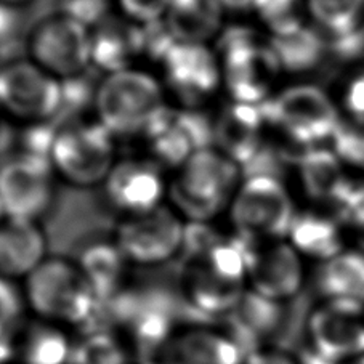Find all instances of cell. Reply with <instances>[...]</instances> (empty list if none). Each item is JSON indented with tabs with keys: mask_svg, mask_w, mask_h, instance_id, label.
<instances>
[{
	"mask_svg": "<svg viewBox=\"0 0 364 364\" xmlns=\"http://www.w3.org/2000/svg\"><path fill=\"white\" fill-rule=\"evenodd\" d=\"M103 188L106 198L124 217L158 209L168 194L164 167L149 158L117 161Z\"/></svg>",
	"mask_w": 364,
	"mask_h": 364,
	"instance_id": "cell-17",
	"label": "cell"
},
{
	"mask_svg": "<svg viewBox=\"0 0 364 364\" xmlns=\"http://www.w3.org/2000/svg\"><path fill=\"white\" fill-rule=\"evenodd\" d=\"M55 177L47 158L20 151L0 164V204L5 217L37 222L55 196Z\"/></svg>",
	"mask_w": 364,
	"mask_h": 364,
	"instance_id": "cell-13",
	"label": "cell"
},
{
	"mask_svg": "<svg viewBox=\"0 0 364 364\" xmlns=\"http://www.w3.org/2000/svg\"><path fill=\"white\" fill-rule=\"evenodd\" d=\"M268 41L282 73L313 71L329 52L326 37L310 26L287 36L268 37Z\"/></svg>",
	"mask_w": 364,
	"mask_h": 364,
	"instance_id": "cell-29",
	"label": "cell"
},
{
	"mask_svg": "<svg viewBox=\"0 0 364 364\" xmlns=\"http://www.w3.org/2000/svg\"><path fill=\"white\" fill-rule=\"evenodd\" d=\"M73 347L66 328L36 319L14 337V358L20 364H71Z\"/></svg>",
	"mask_w": 364,
	"mask_h": 364,
	"instance_id": "cell-26",
	"label": "cell"
},
{
	"mask_svg": "<svg viewBox=\"0 0 364 364\" xmlns=\"http://www.w3.org/2000/svg\"><path fill=\"white\" fill-rule=\"evenodd\" d=\"M265 0H218L225 11L231 14H257Z\"/></svg>",
	"mask_w": 364,
	"mask_h": 364,
	"instance_id": "cell-41",
	"label": "cell"
},
{
	"mask_svg": "<svg viewBox=\"0 0 364 364\" xmlns=\"http://www.w3.org/2000/svg\"><path fill=\"white\" fill-rule=\"evenodd\" d=\"M316 287L324 300H348L364 304V252L343 250L321 262Z\"/></svg>",
	"mask_w": 364,
	"mask_h": 364,
	"instance_id": "cell-27",
	"label": "cell"
},
{
	"mask_svg": "<svg viewBox=\"0 0 364 364\" xmlns=\"http://www.w3.org/2000/svg\"><path fill=\"white\" fill-rule=\"evenodd\" d=\"M143 55V26L127 18H106L92 29V66L105 74L135 68Z\"/></svg>",
	"mask_w": 364,
	"mask_h": 364,
	"instance_id": "cell-21",
	"label": "cell"
},
{
	"mask_svg": "<svg viewBox=\"0 0 364 364\" xmlns=\"http://www.w3.org/2000/svg\"><path fill=\"white\" fill-rule=\"evenodd\" d=\"M77 265L95 289L98 299H106L112 297L124 287L130 263L112 241L95 242L85 247Z\"/></svg>",
	"mask_w": 364,
	"mask_h": 364,
	"instance_id": "cell-28",
	"label": "cell"
},
{
	"mask_svg": "<svg viewBox=\"0 0 364 364\" xmlns=\"http://www.w3.org/2000/svg\"><path fill=\"white\" fill-rule=\"evenodd\" d=\"M71 364H129L127 348L109 332H93L74 342Z\"/></svg>",
	"mask_w": 364,
	"mask_h": 364,
	"instance_id": "cell-32",
	"label": "cell"
},
{
	"mask_svg": "<svg viewBox=\"0 0 364 364\" xmlns=\"http://www.w3.org/2000/svg\"><path fill=\"white\" fill-rule=\"evenodd\" d=\"M268 37H281L305 28L306 0H265L255 14Z\"/></svg>",
	"mask_w": 364,
	"mask_h": 364,
	"instance_id": "cell-31",
	"label": "cell"
},
{
	"mask_svg": "<svg viewBox=\"0 0 364 364\" xmlns=\"http://www.w3.org/2000/svg\"><path fill=\"white\" fill-rule=\"evenodd\" d=\"M23 296L36 319L61 328L84 324L100 300L77 262L61 257H48L24 279Z\"/></svg>",
	"mask_w": 364,
	"mask_h": 364,
	"instance_id": "cell-4",
	"label": "cell"
},
{
	"mask_svg": "<svg viewBox=\"0 0 364 364\" xmlns=\"http://www.w3.org/2000/svg\"><path fill=\"white\" fill-rule=\"evenodd\" d=\"M171 4L172 0H116L121 16L140 26L164 20Z\"/></svg>",
	"mask_w": 364,
	"mask_h": 364,
	"instance_id": "cell-35",
	"label": "cell"
},
{
	"mask_svg": "<svg viewBox=\"0 0 364 364\" xmlns=\"http://www.w3.org/2000/svg\"><path fill=\"white\" fill-rule=\"evenodd\" d=\"M296 215L291 193L272 173L242 178L228 209L235 236L244 241L287 240Z\"/></svg>",
	"mask_w": 364,
	"mask_h": 364,
	"instance_id": "cell-7",
	"label": "cell"
},
{
	"mask_svg": "<svg viewBox=\"0 0 364 364\" xmlns=\"http://www.w3.org/2000/svg\"><path fill=\"white\" fill-rule=\"evenodd\" d=\"M342 364H364V355L356 356V358H353V360H348Z\"/></svg>",
	"mask_w": 364,
	"mask_h": 364,
	"instance_id": "cell-43",
	"label": "cell"
},
{
	"mask_svg": "<svg viewBox=\"0 0 364 364\" xmlns=\"http://www.w3.org/2000/svg\"><path fill=\"white\" fill-rule=\"evenodd\" d=\"M167 106L162 79L138 68L105 74L93 92L97 121L114 138L141 136Z\"/></svg>",
	"mask_w": 364,
	"mask_h": 364,
	"instance_id": "cell-3",
	"label": "cell"
},
{
	"mask_svg": "<svg viewBox=\"0 0 364 364\" xmlns=\"http://www.w3.org/2000/svg\"><path fill=\"white\" fill-rule=\"evenodd\" d=\"M48 161L56 177L76 188L103 185L117 162L116 138L97 119L55 129Z\"/></svg>",
	"mask_w": 364,
	"mask_h": 364,
	"instance_id": "cell-6",
	"label": "cell"
},
{
	"mask_svg": "<svg viewBox=\"0 0 364 364\" xmlns=\"http://www.w3.org/2000/svg\"><path fill=\"white\" fill-rule=\"evenodd\" d=\"M342 103L353 122L364 125V73L358 74L345 87Z\"/></svg>",
	"mask_w": 364,
	"mask_h": 364,
	"instance_id": "cell-38",
	"label": "cell"
},
{
	"mask_svg": "<svg viewBox=\"0 0 364 364\" xmlns=\"http://www.w3.org/2000/svg\"><path fill=\"white\" fill-rule=\"evenodd\" d=\"M26 50L31 61L61 82L84 77L92 66V29L58 11L31 29Z\"/></svg>",
	"mask_w": 364,
	"mask_h": 364,
	"instance_id": "cell-9",
	"label": "cell"
},
{
	"mask_svg": "<svg viewBox=\"0 0 364 364\" xmlns=\"http://www.w3.org/2000/svg\"><path fill=\"white\" fill-rule=\"evenodd\" d=\"M267 127L262 106L228 102L212 121V146L242 168L260 156Z\"/></svg>",
	"mask_w": 364,
	"mask_h": 364,
	"instance_id": "cell-18",
	"label": "cell"
},
{
	"mask_svg": "<svg viewBox=\"0 0 364 364\" xmlns=\"http://www.w3.org/2000/svg\"><path fill=\"white\" fill-rule=\"evenodd\" d=\"M183 255L180 291L185 304L203 315L227 318L249 289L240 237L218 235L204 247Z\"/></svg>",
	"mask_w": 364,
	"mask_h": 364,
	"instance_id": "cell-1",
	"label": "cell"
},
{
	"mask_svg": "<svg viewBox=\"0 0 364 364\" xmlns=\"http://www.w3.org/2000/svg\"><path fill=\"white\" fill-rule=\"evenodd\" d=\"M241 167L213 146L191 154L168 181L171 207L186 223H210L228 213L237 188Z\"/></svg>",
	"mask_w": 364,
	"mask_h": 364,
	"instance_id": "cell-2",
	"label": "cell"
},
{
	"mask_svg": "<svg viewBox=\"0 0 364 364\" xmlns=\"http://www.w3.org/2000/svg\"><path fill=\"white\" fill-rule=\"evenodd\" d=\"M217 41L223 90L230 102L265 105L276 93V79L282 73L268 37L246 26H233L225 28Z\"/></svg>",
	"mask_w": 364,
	"mask_h": 364,
	"instance_id": "cell-5",
	"label": "cell"
},
{
	"mask_svg": "<svg viewBox=\"0 0 364 364\" xmlns=\"http://www.w3.org/2000/svg\"><path fill=\"white\" fill-rule=\"evenodd\" d=\"M162 21L175 42L210 46L223 33L225 10L218 0H172Z\"/></svg>",
	"mask_w": 364,
	"mask_h": 364,
	"instance_id": "cell-22",
	"label": "cell"
},
{
	"mask_svg": "<svg viewBox=\"0 0 364 364\" xmlns=\"http://www.w3.org/2000/svg\"><path fill=\"white\" fill-rule=\"evenodd\" d=\"M0 109L28 125H42L65 109V84L28 60L0 66Z\"/></svg>",
	"mask_w": 364,
	"mask_h": 364,
	"instance_id": "cell-10",
	"label": "cell"
},
{
	"mask_svg": "<svg viewBox=\"0 0 364 364\" xmlns=\"http://www.w3.org/2000/svg\"><path fill=\"white\" fill-rule=\"evenodd\" d=\"M5 212H4V207H2V204H0V225H2V222L5 220Z\"/></svg>",
	"mask_w": 364,
	"mask_h": 364,
	"instance_id": "cell-44",
	"label": "cell"
},
{
	"mask_svg": "<svg viewBox=\"0 0 364 364\" xmlns=\"http://www.w3.org/2000/svg\"><path fill=\"white\" fill-rule=\"evenodd\" d=\"M309 351L332 364L364 355V304L324 300L306 319Z\"/></svg>",
	"mask_w": 364,
	"mask_h": 364,
	"instance_id": "cell-14",
	"label": "cell"
},
{
	"mask_svg": "<svg viewBox=\"0 0 364 364\" xmlns=\"http://www.w3.org/2000/svg\"><path fill=\"white\" fill-rule=\"evenodd\" d=\"M29 2H31V0H0V4L9 5V7H14V9L21 7V5L29 4Z\"/></svg>",
	"mask_w": 364,
	"mask_h": 364,
	"instance_id": "cell-42",
	"label": "cell"
},
{
	"mask_svg": "<svg viewBox=\"0 0 364 364\" xmlns=\"http://www.w3.org/2000/svg\"><path fill=\"white\" fill-rule=\"evenodd\" d=\"M336 207V218L364 252V181H355Z\"/></svg>",
	"mask_w": 364,
	"mask_h": 364,
	"instance_id": "cell-33",
	"label": "cell"
},
{
	"mask_svg": "<svg viewBox=\"0 0 364 364\" xmlns=\"http://www.w3.org/2000/svg\"><path fill=\"white\" fill-rule=\"evenodd\" d=\"M162 84L185 109H199L223 89L222 66L212 46L175 43L161 61Z\"/></svg>",
	"mask_w": 364,
	"mask_h": 364,
	"instance_id": "cell-12",
	"label": "cell"
},
{
	"mask_svg": "<svg viewBox=\"0 0 364 364\" xmlns=\"http://www.w3.org/2000/svg\"><path fill=\"white\" fill-rule=\"evenodd\" d=\"M186 222L171 204L151 212L124 217L116 227L114 242L130 265L158 267L183 254Z\"/></svg>",
	"mask_w": 364,
	"mask_h": 364,
	"instance_id": "cell-11",
	"label": "cell"
},
{
	"mask_svg": "<svg viewBox=\"0 0 364 364\" xmlns=\"http://www.w3.org/2000/svg\"><path fill=\"white\" fill-rule=\"evenodd\" d=\"M244 351L227 331L185 328L173 331L153 355V364H242Z\"/></svg>",
	"mask_w": 364,
	"mask_h": 364,
	"instance_id": "cell-19",
	"label": "cell"
},
{
	"mask_svg": "<svg viewBox=\"0 0 364 364\" xmlns=\"http://www.w3.org/2000/svg\"><path fill=\"white\" fill-rule=\"evenodd\" d=\"M287 241L300 255L326 262L343 252L342 225L324 213L297 212Z\"/></svg>",
	"mask_w": 364,
	"mask_h": 364,
	"instance_id": "cell-25",
	"label": "cell"
},
{
	"mask_svg": "<svg viewBox=\"0 0 364 364\" xmlns=\"http://www.w3.org/2000/svg\"><path fill=\"white\" fill-rule=\"evenodd\" d=\"M242 364H302L300 358L276 347H260L244 355Z\"/></svg>",
	"mask_w": 364,
	"mask_h": 364,
	"instance_id": "cell-39",
	"label": "cell"
},
{
	"mask_svg": "<svg viewBox=\"0 0 364 364\" xmlns=\"http://www.w3.org/2000/svg\"><path fill=\"white\" fill-rule=\"evenodd\" d=\"M247 287L259 296L284 305L304 287L302 255L287 240L244 241Z\"/></svg>",
	"mask_w": 364,
	"mask_h": 364,
	"instance_id": "cell-15",
	"label": "cell"
},
{
	"mask_svg": "<svg viewBox=\"0 0 364 364\" xmlns=\"http://www.w3.org/2000/svg\"><path fill=\"white\" fill-rule=\"evenodd\" d=\"M26 302L23 292L14 284V281L0 276V334H11L20 321Z\"/></svg>",
	"mask_w": 364,
	"mask_h": 364,
	"instance_id": "cell-36",
	"label": "cell"
},
{
	"mask_svg": "<svg viewBox=\"0 0 364 364\" xmlns=\"http://www.w3.org/2000/svg\"><path fill=\"white\" fill-rule=\"evenodd\" d=\"M227 319L230 328L227 332L242 351L247 343H255V348H260V342L274 334L279 328L282 304L273 302L247 289Z\"/></svg>",
	"mask_w": 364,
	"mask_h": 364,
	"instance_id": "cell-24",
	"label": "cell"
},
{
	"mask_svg": "<svg viewBox=\"0 0 364 364\" xmlns=\"http://www.w3.org/2000/svg\"><path fill=\"white\" fill-rule=\"evenodd\" d=\"M332 151L342 164L364 171V125L342 122L332 136Z\"/></svg>",
	"mask_w": 364,
	"mask_h": 364,
	"instance_id": "cell-34",
	"label": "cell"
},
{
	"mask_svg": "<svg viewBox=\"0 0 364 364\" xmlns=\"http://www.w3.org/2000/svg\"><path fill=\"white\" fill-rule=\"evenodd\" d=\"M309 16L329 37L363 26L364 0H306Z\"/></svg>",
	"mask_w": 364,
	"mask_h": 364,
	"instance_id": "cell-30",
	"label": "cell"
},
{
	"mask_svg": "<svg viewBox=\"0 0 364 364\" xmlns=\"http://www.w3.org/2000/svg\"><path fill=\"white\" fill-rule=\"evenodd\" d=\"M0 141H2V130H0Z\"/></svg>",
	"mask_w": 364,
	"mask_h": 364,
	"instance_id": "cell-45",
	"label": "cell"
},
{
	"mask_svg": "<svg viewBox=\"0 0 364 364\" xmlns=\"http://www.w3.org/2000/svg\"><path fill=\"white\" fill-rule=\"evenodd\" d=\"M47 259V237L37 222L5 218L0 225V276L26 279Z\"/></svg>",
	"mask_w": 364,
	"mask_h": 364,
	"instance_id": "cell-20",
	"label": "cell"
},
{
	"mask_svg": "<svg viewBox=\"0 0 364 364\" xmlns=\"http://www.w3.org/2000/svg\"><path fill=\"white\" fill-rule=\"evenodd\" d=\"M268 127L284 135L299 148H316L341 127L337 106L323 89L311 84H296L276 90L262 105Z\"/></svg>",
	"mask_w": 364,
	"mask_h": 364,
	"instance_id": "cell-8",
	"label": "cell"
},
{
	"mask_svg": "<svg viewBox=\"0 0 364 364\" xmlns=\"http://www.w3.org/2000/svg\"><path fill=\"white\" fill-rule=\"evenodd\" d=\"M296 166L305 194L316 203L334 205L350 180L336 153L321 146L300 151Z\"/></svg>",
	"mask_w": 364,
	"mask_h": 364,
	"instance_id": "cell-23",
	"label": "cell"
},
{
	"mask_svg": "<svg viewBox=\"0 0 364 364\" xmlns=\"http://www.w3.org/2000/svg\"><path fill=\"white\" fill-rule=\"evenodd\" d=\"M212 121L200 116L199 109L167 106L141 136L149 159L177 171L191 154L212 146Z\"/></svg>",
	"mask_w": 364,
	"mask_h": 364,
	"instance_id": "cell-16",
	"label": "cell"
},
{
	"mask_svg": "<svg viewBox=\"0 0 364 364\" xmlns=\"http://www.w3.org/2000/svg\"><path fill=\"white\" fill-rule=\"evenodd\" d=\"M18 28V11L14 7L0 4V46L10 41Z\"/></svg>",
	"mask_w": 364,
	"mask_h": 364,
	"instance_id": "cell-40",
	"label": "cell"
},
{
	"mask_svg": "<svg viewBox=\"0 0 364 364\" xmlns=\"http://www.w3.org/2000/svg\"><path fill=\"white\" fill-rule=\"evenodd\" d=\"M60 11L93 29L109 16V0H61Z\"/></svg>",
	"mask_w": 364,
	"mask_h": 364,
	"instance_id": "cell-37",
	"label": "cell"
}]
</instances>
